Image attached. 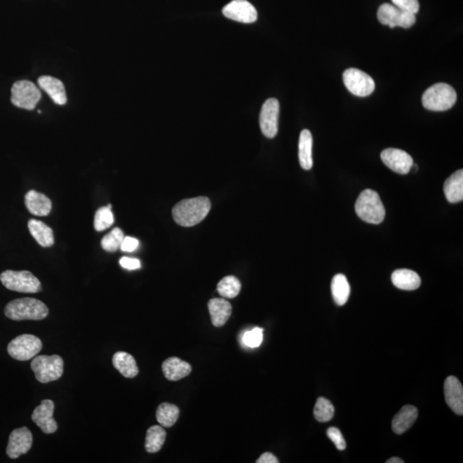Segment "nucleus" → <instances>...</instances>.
Masks as SVG:
<instances>
[{
    "instance_id": "58836bf2",
    "label": "nucleus",
    "mask_w": 463,
    "mask_h": 463,
    "mask_svg": "<svg viewBox=\"0 0 463 463\" xmlns=\"http://www.w3.org/2000/svg\"><path fill=\"white\" fill-rule=\"evenodd\" d=\"M257 463H278L279 461L277 460V458L272 453L266 452L261 455L260 458L257 459Z\"/></svg>"
},
{
    "instance_id": "ea45409f",
    "label": "nucleus",
    "mask_w": 463,
    "mask_h": 463,
    "mask_svg": "<svg viewBox=\"0 0 463 463\" xmlns=\"http://www.w3.org/2000/svg\"><path fill=\"white\" fill-rule=\"evenodd\" d=\"M404 461L401 460V458L398 457H392L391 459H389L386 463H403Z\"/></svg>"
},
{
    "instance_id": "f8f14e48",
    "label": "nucleus",
    "mask_w": 463,
    "mask_h": 463,
    "mask_svg": "<svg viewBox=\"0 0 463 463\" xmlns=\"http://www.w3.org/2000/svg\"><path fill=\"white\" fill-rule=\"evenodd\" d=\"M33 436L28 428H18L11 432L8 442L6 453L11 459H17L20 455L28 453L32 447Z\"/></svg>"
},
{
    "instance_id": "c85d7f7f",
    "label": "nucleus",
    "mask_w": 463,
    "mask_h": 463,
    "mask_svg": "<svg viewBox=\"0 0 463 463\" xmlns=\"http://www.w3.org/2000/svg\"><path fill=\"white\" fill-rule=\"evenodd\" d=\"M180 416V409L171 403H161L156 410L157 422L164 427H171L177 422Z\"/></svg>"
},
{
    "instance_id": "1a4fd4ad",
    "label": "nucleus",
    "mask_w": 463,
    "mask_h": 463,
    "mask_svg": "<svg viewBox=\"0 0 463 463\" xmlns=\"http://www.w3.org/2000/svg\"><path fill=\"white\" fill-rule=\"evenodd\" d=\"M343 82L353 95L365 98L375 90V82L372 77L361 69L350 68L343 73Z\"/></svg>"
},
{
    "instance_id": "39448f33",
    "label": "nucleus",
    "mask_w": 463,
    "mask_h": 463,
    "mask_svg": "<svg viewBox=\"0 0 463 463\" xmlns=\"http://www.w3.org/2000/svg\"><path fill=\"white\" fill-rule=\"evenodd\" d=\"M31 369L40 383L48 384L63 375L64 361L59 355H41L31 362Z\"/></svg>"
},
{
    "instance_id": "ddd939ff",
    "label": "nucleus",
    "mask_w": 463,
    "mask_h": 463,
    "mask_svg": "<svg viewBox=\"0 0 463 463\" xmlns=\"http://www.w3.org/2000/svg\"><path fill=\"white\" fill-rule=\"evenodd\" d=\"M381 160L389 169L399 175H407L414 164L410 154L399 149H384L381 153Z\"/></svg>"
},
{
    "instance_id": "4be33fe9",
    "label": "nucleus",
    "mask_w": 463,
    "mask_h": 463,
    "mask_svg": "<svg viewBox=\"0 0 463 463\" xmlns=\"http://www.w3.org/2000/svg\"><path fill=\"white\" fill-rule=\"evenodd\" d=\"M391 281L397 288L401 290H415L422 284V280L418 274L410 269H397L391 276Z\"/></svg>"
},
{
    "instance_id": "bb28decb",
    "label": "nucleus",
    "mask_w": 463,
    "mask_h": 463,
    "mask_svg": "<svg viewBox=\"0 0 463 463\" xmlns=\"http://www.w3.org/2000/svg\"><path fill=\"white\" fill-rule=\"evenodd\" d=\"M332 296L339 307L344 306L350 295V285L342 274L335 275L331 283Z\"/></svg>"
},
{
    "instance_id": "393cba45",
    "label": "nucleus",
    "mask_w": 463,
    "mask_h": 463,
    "mask_svg": "<svg viewBox=\"0 0 463 463\" xmlns=\"http://www.w3.org/2000/svg\"><path fill=\"white\" fill-rule=\"evenodd\" d=\"M30 234L32 235L39 245L42 247H50L54 244L53 232L51 227L38 220H30L28 224Z\"/></svg>"
},
{
    "instance_id": "2f4dec72",
    "label": "nucleus",
    "mask_w": 463,
    "mask_h": 463,
    "mask_svg": "<svg viewBox=\"0 0 463 463\" xmlns=\"http://www.w3.org/2000/svg\"><path fill=\"white\" fill-rule=\"evenodd\" d=\"M111 204L102 207L96 211L95 215L94 227L98 232H102L108 229L114 222L113 212H112Z\"/></svg>"
},
{
    "instance_id": "423d86ee",
    "label": "nucleus",
    "mask_w": 463,
    "mask_h": 463,
    "mask_svg": "<svg viewBox=\"0 0 463 463\" xmlns=\"http://www.w3.org/2000/svg\"><path fill=\"white\" fill-rule=\"evenodd\" d=\"M0 281L7 289L11 291L25 293H34L41 291V283L32 273L6 270L0 275Z\"/></svg>"
},
{
    "instance_id": "c756f323",
    "label": "nucleus",
    "mask_w": 463,
    "mask_h": 463,
    "mask_svg": "<svg viewBox=\"0 0 463 463\" xmlns=\"http://www.w3.org/2000/svg\"><path fill=\"white\" fill-rule=\"evenodd\" d=\"M241 283L237 277L229 276L224 277L217 285V291L223 298L233 299L241 292Z\"/></svg>"
},
{
    "instance_id": "aec40b11",
    "label": "nucleus",
    "mask_w": 463,
    "mask_h": 463,
    "mask_svg": "<svg viewBox=\"0 0 463 463\" xmlns=\"http://www.w3.org/2000/svg\"><path fill=\"white\" fill-rule=\"evenodd\" d=\"M418 418V409L406 405L397 412L392 420V429L396 434H403L411 428Z\"/></svg>"
},
{
    "instance_id": "cd10ccee",
    "label": "nucleus",
    "mask_w": 463,
    "mask_h": 463,
    "mask_svg": "<svg viewBox=\"0 0 463 463\" xmlns=\"http://www.w3.org/2000/svg\"><path fill=\"white\" fill-rule=\"evenodd\" d=\"M167 432L163 427L153 426L149 427L146 434L145 450L149 453H156L163 446Z\"/></svg>"
},
{
    "instance_id": "e433bc0d",
    "label": "nucleus",
    "mask_w": 463,
    "mask_h": 463,
    "mask_svg": "<svg viewBox=\"0 0 463 463\" xmlns=\"http://www.w3.org/2000/svg\"><path fill=\"white\" fill-rule=\"evenodd\" d=\"M139 241L133 237H125L121 243V250L125 253H133L137 249Z\"/></svg>"
},
{
    "instance_id": "a211bd4d",
    "label": "nucleus",
    "mask_w": 463,
    "mask_h": 463,
    "mask_svg": "<svg viewBox=\"0 0 463 463\" xmlns=\"http://www.w3.org/2000/svg\"><path fill=\"white\" fill-rule=\"evenodd\" d=\"M25 206L31 214L36 216L49 215L52 210V202L48 196L34 190L25 195Z\"/></svg>"
},
{
    "instance_id": "f704fd0d",
    "label": "nucleus",
    "mask_w": 463,
    "mask_h": 463,
    "mask_svg": "<svg viewBox=\"0 0 463 463\" xmlns=\"http://www.w3.org/2000/svg\"><path fill=\"white\" fill-rule=\"evenodd\" d=\"M391 1L394 6L399 8L401 10L415 15L419 13V0H391Z\"/></svg>"
},
{
    "instance_id": "b1692460",
    "label": "nucleus",
    "mask_w": 463,
    "mask_h": 463,
    "mask_svg": "<svg viewBox=\"0 0 463 463\" xmlns=\"http://www.w3.org/2000/svg\"><path fill=\"white\" fill-rule=\"evenodd\" d=\"M113 364L116 369L125 377L133 378L138 374V368L133 355L128 353H115L113 357Z\"/></svg>"
},
{
    "instance_id": "9d476101",
    "label": "nucleus",
    "mask_w": 463,
    "mask_h": 463,
    "mask_svg": "<svg viewBox=\"0 0 463 463\" xmlns=\"http://www.w3.org/2000/svg\"><path fill=\"white\" fill-rule=\"evenodd\" d=\"M378 20L383 25H388L391 28L401 27V28H411L416 22L415 14L408 13L399 9L391 4H383L377 11Z\"/></svg>"
},
{
    "instance_id": "4468645a",
    "label": "nucleus",
    "mask_w": 463,
    "mask_h": 463,
    "mask_svg": "<svg viewBox=\"0 0 463 463\" xmlns=\"http://www.w3.org/2000/svg\"><path fill=\"white\" fill-rule=\"evenodd\" d=\"M222 13L232 20L243 23H253L257 19L256 8L246 0H234L227 4Z\"/></svg>"
},
{
    "instance_id": "6ab92c4d",
    "label": "nucleus",
    "mask_w": 463,
    "mask_h": 463,
    "mask_svg": "<svg viewBox=\"0 0 463 463\" xmlns=\"http://www.w3.org/2000/svg\"><path fill=\"white\" fill-rule=\"evenodd\" d=\"M162 370L167 380L179 381L190 375L192 366L189 363L180 360L177 357H170L162 364Z\"/></svg>"
},
{
    "instance_id": "7ed1b4c3",
    "label": "nucleus",
    "mask_w": 463,
    "mask_h": 463,
    "mask_svg": "<svg viewBox=\"0 0 463 463\" xmlns=\"http://www.w3.org/2000/svg\"><path fill=\"white\" fill-rule=\"evenodd\" d=\"M355 211L363 221L375 225L383 222L385 217V208L380 195L370 189H366L358 196Z\"/></svg>"
},
{
    "instance_id": "20e7f679",
    "label": "nucleus",
    "mask_w": 463,
    "mask_h": 463,
    "mask_svg": "<svg viewBox=\"0 0 463 463\" xmlns=\"http://www.w3.org/2000/svg\"><path fill=\"white\" fill-rule=\"evenodd\" d=\"M457 100V92L450 85L437 83L424 91L422 104L426 109L443 112L450 109Z\"/></svg>"
},
{
    "instance_id": "5701e85b",
    "label": "nucleus",
    "mask_w": 463,
    "mask_h": 463,
    "mask_svg": "<svg viewBox=\"0 0 463 463\" xmlns=\"http://www.w3.org/2000/svg\"><path fill=\"white\" fill-rule=\"evenodd\" d=\"M446 199L451 203L462 202L463 199V171L462 169L448 177L443 187Z\"/></svg>"
},
{
    "instance_id": "f03ea898",
    "label": "nucleus",
    "mask_w": 463,
    "mask_h": 463,
    "mask_svg": "<svg viewBox=\"0 0 463 463\" xmlns=\"http://www.w3.org/2000/svg\"><path fill=\"white\" fill-rule=\"evenodd\" d=\"M48 308L41 300L22 298L11 301L6 304L5 314L15 321L22 320H42L48 315Z\"/></svg>"
},
{
    "instance_id": "c9c22d12",
    "label": "nucleus",
    "mask_w": 463,
    "mask_h": 463,
    "mask_svg": "<svg viewBox=\"0 0 463 463\" xmlns=\"http://www.w3.org/2000/svg\"><path fill=\"white\" fill-rule=\"evenodd\" d=\"M328 437L334 443L335 447L339 450H344L346 449V442L342 434L341 431L337 427H330L327 430Z\"/></svg>"
},
{
    "instance_id": "dca6fc26",
    "label": "nucleus",
    "mask_w": 463,
    "mask_h": 463,
    "mask_svg": "<svg viewBox=\"0 0 463 463\" xmlns=\"http://www.w3.org/2000/svg\"><path fill=\"white\" fill-rule=\"evenodd\" d=\"M445 401L455 414L463 415V387L461 382L454 376L446 378L445 382Z\"/></svg>"
},
{
    "instance_id": "72a5a7b5",
    "label": "nucleus",
    "mask_w": 463,
    "mask_h": 463,
    "mask_svg": "<svg viewBox=\"0 0 463 463\" xmlns=\"http://www.w3.org/2000/svg\"><path fill=\"white\" fill-rule=\"evenodd\" d=\"M264 339V330L261 328H254L253 330L246 331L243 335V342L249 347H258Z\"/></svg>"
},
{
    "instance_id": "f3484780",
    "label": "nucleus",
    "mask_w": 463,
    "mask_h": 463,
    "mask_svg": "<svg viewBox=\"0 0 463 463\" xmlns=\"http://www.w3.org/2000/svg\"><path fill=\"white\" fill-rule=\"evenodd\" d=\"M39 86L53 100L57 105H65L67 102V91L63 83L55 77L43 76L39 77Z\"/></svg>"
},
{
    "instance_id": "7c9ffc66",
    "label": "nucleus",
    "mask_w": 463,
    "mask_h": 463,
    "mask_svg": "<svg viewBox=\"0 0 463 463\" xmlns=\"http://www.w3.org/2000/svg\"><path fill=\"white\" fill-rule=\"evenodd\" d=\"M314 414L318 422H328L334 417L335 408L329 400L319 397L315 404Z\"/></svg>"
},
{
    "instance_id": "4c0bfd02",
    "label": "nucleus",
    "mask_w": 463,
    "mask_h": 463,
    "mask_svg": "<svg viewBox=\"0 0 463 463\" xmlns=\"http://www.w3.org/2000/svg\"><path fill=\"white\" fill-rule=\"evenodd\" d=\"M119 264L121 265V267L123 269L134 270L141 268V262L137 260V258L123 257L119 260Z\"/></svg>"
},
{
    "instance_id": "6e6552de",
    "label": "nucleus",
    "mask_w": 463,
    "mask_h": 463,
    "mask_svg": "<svg viewBox=\"0 0 463 463\" xmlns=\"http://www.w3.org/2000/svg\"><path fill=\"white\" fill-rule=\"evenodd\" d=\"M41 98V90L30 81H18L11 88V102L23 109L33 110Z\"/></svg>"
},
{
    "instance_id": "2eb2a0df",
    "label": "nucleus",
    "mask_w": 463,
    "mask_h": 463,
    "mask_svg": "<svg viewBox=\"0 0 463 463\" xmlns=\"http://www.w3.org/2000/svg\"><path fill=\"white\" fill-rule=\"evenodd\" d=\"M54 403L46 399L34 409L32 420L46 434H54L58 430V424L53 419Z\"/></svg>"
},
{
    "instance_id": "412c9836",
    "label": "nucleus",
    "mask_w": 463,
    "mask_h": 463,
    "mask_svg": "<svg viewBox=\"0 0 463 463\" xmlns=\"http://www.w3.org/2000/svg\"><path fill=\"white\" fill-rule=\"evenodd\" d=\"M212 323L215 327H222L227 322L232 314V306L224 299H212L208 303Z\"/></svg>"
},
{
    "instance_id": "0eeeda50",
    "label": "nucleus",
    "mask_w": 463,
    "mask_h": 463,
    "mask_svg": "<svg viewBox=\"0 0 463 463\" xmlns=\"http://www.w3.org/2000/svg\"><path fill=\"white\" fill-rule=\"evenodd\" d=\"M42 349L40 338L33 335H21L8 345V354L15 360L26 361L36 357Z\"/></svg>"
},
{
    "instance_id": "473e14b6",
    "label": "nucleus",
    "mask_w": 463,
    "mask_h": 463,
    "mask_svg": "<svg viewBox=\"0 0 463 463\" xmlns=\"http://www.w3.org/2000/svg\"><path fill=\"white\" fill-rule=\"evenodd\" d=\"M125 235L119 227L112 230L109 234L104 236L102 241V247L106 252L114 253L119 249Z\"/></svg>"
},
{
    "instance_id": "f257e3e1",
    "label": "nucleus",
    "mask_w": 463,
    "mask_h": 463,
    "mask_svg": "<svg viewBox=\"0 0 463 463\" xmlns=\"http://www.w3.org/2000/svg\"><path fill=\"white\" fill-rule=\"evenodd\" d=\"M210 208V200L206 196L184 199L173 207V217L177 225L190 227L203 221Z\"/></svg>"
},
{
    "instance_id": "9b49d317",
    "label": "nucleus",
    "mask_w": 463,
    "mask_h": 463,
    "mask_svg": "<svg viewBox=\"0 0 463 463\" xmlns=\"http://www.w3.org/2000/svg\"><path fill=\"white\" fill-rule=\"evenodd\" d=\"M279 114V102L275 98L266 100L262 105L260 118L262 133L266 137L274 138L276 136Z\"/></svg>"
},
{
    "instance_id": "a878e982",
    "label": "nucleus",
    "mask_w": 463,
    "mask_h": 463,
    "mask_svg": "<svg viewBox=\"0 0 463 463\" xmlns=\"http://www.w3.org/2000/svg\"><path fill=\"white\" fill-rule=\"evenodd\" d=\"M312 139L311 131L303 130L301 131L299 142V159L301 168L310 170L314 166L312 160Z\"/></svg>"
}]
</instances>
